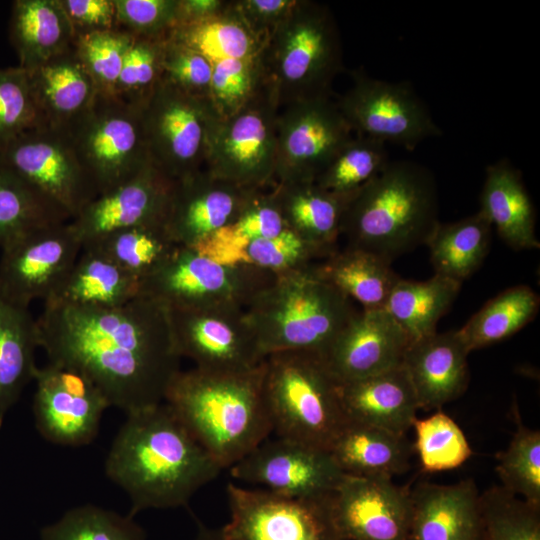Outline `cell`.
<instances>
[{
    "mask_svg": "<svg viewBox=\"0 0 540 540\" xmlns=\"http://www.w3.org/2000/svg\"><path fill=\"white\" fill-rule=\"evenodd\" d=\"M37 323L49 361L85 374L126 414L164 402L181 371L168 308L150 297L113 308L44 302Z\"/></svg>",
    "mask_w": 540,
    "mask_h": 540,
    "instance_id": "cell-1",
    "label": "cell"
},
{
    "mask_svg": "<svg viewBox=\"0 0 540 540\" xmlns=\"http://www.w3.org/2000/svg\"><path fill=\"white\" fill-rule=\"evenodd\" d=\"M126 415L105 473L129 496V516L187 506L223 470L165 402Z\"/></svg>",
    "mask_w": 540,
    "mask_h": 540,
    "instance_id": "cell-2",
    "label": "cell"
},
{
    "mask_svg": "<svg viewBox=\"0 0 540 540\" xmlns=\"http://www.w3.org/2000/svg\"><path fill=\"white\" fill-rule=\"evenodd\" d=\"M262 366L241 373L181 370L167 390L164 402L223 469L273 433Z\"/></svg>",
    "mask_w": 540,
    "mask_h": 540,
    "instance_id": "cell-3",
    "label": "cell"
},
{
    "mask_svg": "<svg viewBox=\"0 0 540 540\" xmlns=\"http://www.w3.org/2000/svg\"><path fill=\"white\" fill-rule=\"evenodd\" d=\"M435 177L426 166L389 161L349 200L340 236L347 246L371 252L391 263L428 239L439 224Z\"/></svg>",
    "mask_w": 540,
    "mask_h": 540,
    "instance_id": "cell-4",
    "label": "cell"
},
{
    "mask_svg": "<svg viewBox=\"0 0 540 540\" xmlns=\"http://www.w3.org/2000/svg\"><path fill=\"white\" fill-rule=\"evenodd\" d=\"M312 265L277 275L245 308L264 357L302 351L323 360L336 336L359 311L350 298L321 279Z\"/></svg>",
    "mask_w": 540,
    "mask_h": 540,
    "instance_id": "cell-5",
    "label": "cell"
},
{
    "mask_svg": "<svg viewBox=\"0 0 540 540\" xmlns=\"http://www.w3.org/2000/svg\"><path fill=\"white\" fill-rule=\"evenodd\" d=\"M260 61L265 84L278 109L330 96L343 57L338 27L329 8L313 1H297L265 40Z\"/></svg>",
    "mask_w": 540,
    "mask_h": 540,
    "instance_id": "cell-6",
    "label": "cell"
},
{
    "mask_svg": "<svg viewBox=\"0 0 540 540\" xmlns=\"http://www.w3.org/2000/svg\"><path fill=\"white\" fill-rule=\"evenodd\" d=\"M263 394L278 437L328 450L347 418L339 383L318 355L282 351L262 366Z\"/></svg>",
    "mask_w": 540,
    "mask_h": 540,
    "instance_id": "cell-7",
    "label": "cell"
},
{
    "mask_svg": "<svg viewBox=\"0 0 540 540\" xmlns=\"http://www.w3.org/2000/svg\"><path fill=\"white\" fill-rule=\"evenodd\" d=\"M277 275L255 267L225 265L190 247L177 246L152 274L140 281L139 295L168 309L237 305L246 308Z\"/></svg>",
    "mask_w": 540,
    "mask_h": 540,
    "instance_id": "cell-8",
    "label": "cell"
},
{
    "mask_svg": "<svg viewBox=\"0 0 540 540\" xmlns=\"http://www.w3.org/2000/svg\"><path fill=\"white\" fill-rule=\"evenodd\" d=\"M68 135L98 195L129 181L152 162L141 110L113 96L98 94Z\"/></svg>",
    "mask_w": 540,
    "mask_h": 540,
    "instance_id": "cell-9",
    "label": "cell"
},
{
    "mask_svg": "<svg viewBox=\"0 0 540 540\" xmlns=\"http://www.w3.org/2000/svg\"><path fill=\"white\" fill-rule=\"evenodd\" d=\"M278 110L265 84L236 113L218 118L209 134L204 168L244 188L272 186Z\"/></svg>",
    "mask_w": 540,
    "mask_h": 540,
    "instance_id": "cell-10",
    "label": "cell"
},
{
    "mask_svg": "<svg viewBox=\"0 0 540 540\" xmlns=\"http://www.w3.org/2000/svg\"><path fill=\"white\" fill-rule=\"evenodd\" d=\"M141 116L150 159L166 176L176 180L204 168L209 134L220 118L209 99L161 79Z\"/></svg>",
    "mask_w": 540,
    "mask_h": 540,
    "instance_id": "cell-11",
    "label": "cell"
},
{
    "mask_svg": "<svg viewBox=\"0 0 540 540\" xmlns=\"http://www.w3.org/2000/svg\"><path fill=\"white\" fill-rule=\"evenodd\" d=\"M230 520L226 540H343L333 516V493L288 497L266 489L226 487Z\"/></svg>",
    "mask_w": 540,
    "mask_h": 540,
    "instance_id": "cell-12",
    "label": "cell"
},
{
    "mask_svg": "<svg viewBox=\"0 0 540 540\" xmlns=\"http://www.w3.org/2000/svg\"><path fill=\"white\" fill-rule=\"evenodd\" d=\"M351 76L352 86L336 104L357 136L409 151L428 138L441 136V129L409 82L380 80L360 70Z\"/></svg>",
    "mask_w": 540,
    "mask_h": 540,
    "instance_id": "cell-13",
    "label": "cell"
},
{
    "mask_svg": "<svg viewBox=\"0 0 540 540\" xmlns=\"http://www.w3.org/2000/svg\"><path fill=\"white\" fill-rule=\"evenodd\" d=\"M352 130L330 96L288 104L278 110L274 184L315 182Z\"/></svg>",
    "mask_w": 540,
    "mask_h": 540,
    "instance_id": "cell-14",
    "label": "cell"
},
{
    "mask_svg": "<svg viewBox=\"0 0 540 540\" xmlns=\"http://www.w3.org/2000/svg\"><path fill=\"white\" fill-rule=\"evenodd\" d=\"M0 162L70 220L98 195L69 135L46 126L18 136L0 152Z\"/></svg>",
    "mask_w": 540,
    "mask_h": 540,
    "instance_id": "cell-15",
    "label": "cell"
},
{
    "mask_svg": "<svg viewBox=\"0 0 540 540\" xmlns=\"http://www.w3.org/2000/svg\"><path fill=\"white\" fill-rule=\"evenodd\" d=\"M176 349L205 371L241 373L264 360L245 308L219 305L168 309Z\"/></svg>",
    "mask_w": 540,
    "mask_h": 540,
    "instance_id": "cell-16",
    "label": "cell"
},
{
    "mask_svg": "<svg viewBox=\"0 0 540 540\" xmlns=\"http://www.w3.org/2000/svg\"><path fill=\"white\" fill-rule=\"evenodd\" d=\"M0 259V294L29 307L34 299H50L82 251L70 221L32 230L7 243Z\"/></svg>",
    "mask_w": 540,
    "mask_h": 540,
    "instance_id": "cell-17",
    "label": "cell"
},
{
    "mask_svg": "<svg viewBox=\"0 0 540 540\" xmlns=\"http://www.w3.org/2000/svg\"><path fill=\"white\" fill-rule=\"evenodd\" d=\"M34 380L33 412L42 437L64 446L91 443L111 407L99 387L79 370L51 361L37 368Z\"/></svg>",
    "mask_w": 540,
    "mask_h": 540,
    "instance_id": "cell-18",
    "label": "cell"
},
{
    "mask_svg": "<svg viewBox=\"0 0 540 540\" xmlns=\"http://www.w3.org/2000/svg\"><path fill=\"white\" fill-rule=\"evenodd\" d=\"M228 469L236 480L297 498L331 494L344 476L328 450L278 436Z\"/></svg>",
    "mask_w": 540,
    "mask_h": 540,
    "instance_id": "cell-19",
    "label": "cell"
},
{
    "mask_svg": "<svg viewBox=\"0 0 540 540\" xmlns=\"http://www.w3.org/2000/svg\"><path fill=\"white\" fill-rule=\"evenodd\" d=\"M409 484L388 477L344 474L333 492V516L343 540H410Z\"/></svg>",
    "mask_w": 540,
    "mask_h": 540,
    "instance_id": "cell-20",
    "label": "cell"
},
{
    "mask_svg": "<svg viewBox=\"0 0 540 540\" xmlns=\"http://www.w3.org/2000/svg\"><path fill=\"white\" fill-rule=\"evenodd\" d=\"M257 191L202 168L173 180L164 228L176 245L194 247L231 222Z\"/></svg>",
    "mask_w": 540,
    "mask_h": 540,
    "instance_id": "cell-21",
    "label": "cell"
},
{
    "mask_svg": "<svg viewBox=\"0 0 540 540\" xmlns=\"http://www.w3.org/2000/svg\"><path fill=\"white\" fill-rule=\"evenodd\" d=\"M173 180L150 162L129 181L97 195L70 220L82 247L112 232L163 225Z\"/></svg>",
    "mask_w": 540,
    "mask_h": 540,
    "instance_id": "cell-22",
    "label": "cell"
},
{
    "mask_svg": "<svg viewBox=\"0 0 540 540\" xmlns=\"http://www.w3.org/2000/svg\"><path fill=\"white\" fill-rule=\"evenodd\" d=\"M411 341L384 309H361L336 336L323 361L338 383L402 365Z\"/></svg>",
    "mask_w": 540,
    "mask_h": 540,
    "instance_id": "cell-23",
    "label": "cell"
},
{
    "mask_svg": "<svg viewBox=\"0 0 540 540\" xmlns=\"http://www.w3.org/2000/svg\"><path fill=\"white\" fill-rule=\"evenodd\" d=\"M410 540H485L480 493L473 479L411 488Z\"/></svg>",
    "mask_w": 540,
    "mask_h": 540,
    "instance_id": "cell-24",
    "label": "cell"
},
{
    "mask_svg": "<svg viewBox=\"0 0 540 540\" xmlns=\"http://www.w3.org/2000/svg\"><path fill=\"white\" fill-rule=\"evenodd\" d=\"M469 352L457 330L411 342L402 365L415 390L419 409H441L461 396L469 383Z\"/></svg>",
    "mask_w": 540,
    "mask_h": 540,
    "instance_id": "cell-25",
    "label": "cell"
},
{
    "mask_svg": "<svg viewBox=\"0 0 540 540\" xmlns=\"http://www.w3.org/2000/svg\"><path fill=\"white\" fill-rule=\"evenodd\" d=\"M26 72L40 126L69 134L98 96L73 47Z\"/></svg>",
    "mask_w": 540,
    "mask_h": 540,
    "instance_id": "cell-26",
    "label": "cell"
},
{
    "mask_svg": "<svg viewBox=\"0 0 540 540\" xmlns=\"http://www.w3.org/2000/svg\"><path fill=\"white\" fill-rule=\"evenodd\" d=\"M347 420L398 434L411 429L419 409L417 396L403 365L362 379L339 383Z\"/></svg>",
    "mask_w": 540,
    "mask_h": 540,
    "instance_id": "cell-27",
    "label": "cell"
},
{
    "mask_svg": "<svg viewBox=\"0 0 540 540\" xmlns=\"http://www.w3.org/2000/svg\"><path fill=\"white\" fill-rule=\"evenodd\" d=\"M328 451L346 475L393 478L409 470L414 449L406 434L347 420Z\"/></svg>",
    "mask_w": 540,
    "mask_h": 540,
    "instance_id": "cell-28",
    "label": "cell"
},
{
    "mask_svg": "<svg viewBox=\"0 0 540 540\" xmlns=\"http://www.w3.org/2000/svg\"><path fill=\"white\" fill-rule=\"evenodd\" d=\"M271 192L287 229L326 257L337 250L342 218L351 198L314 182L273 184Z\"/></svg>",
    "mask_w": 540,
    "mask_h": 540,
    "instance_id": "cell-29",
    "label": "cell"
},
{
    "mask_svg": "<svg viewBox=\"0 0 540 540\" xmlns=\"http://www.w3.org/2000/svg\"><path fill=\"white\" fill-rule=\"evenodd\" d=\"M480 211L511 248H540L533 203L520 172L508 160L502 159L487 167Z\"/></svg>",
    "mask_w": 540,
    "mask_h": 540,
    "instance_id": "cell-30",
    "label": "cell"
},
{
    "mask_svg": "<svg viewBox=\"0 0 540 540\" xmlns=\"http://www.w3.org/2000/svg\"><path fill=\"white\" fill-rule=\"evenodd\" d=\"M10 40L19 66L30 71L71 49L75 36L60 0H16Z\"/></svg>",
    "mask_w": 540,
    "mask_h": 540,
    "instance_id": "cell-31",
    "label": "cell"
},
{
    "mask_svg": "<svg viewBox=\"0 0 540 540\" xmlns=\"http://www.w3.org/2000/svg\"><path fill=\"white\" fill-rule=\"evenodd\" d=\"M38 347V323L29 307L0 294V427L7 410L34 380Z\"/></svg>",
    "mask_w": 540,
    "mask_h": 540,
    "instance_id": "cell-32",
    "label": "cell"
},
{
    "mask_svg": "<svg viewBox=\"0 0 540 540\" xmlns=\"http://www.w3.org/2000/svg\"><path fill=\"white\" fill-rule=\"evenodd\" d=\"M314 272L362 309H384L401 277L391 263L366 250L346 246L312 265Z\"/></svg>",
    "mask_w": 540,
    "mask_h": 540,
    "instance_id": "cell-33",
    "label": "cell"
},
{
    "mask_svg": "<svg viewBox=\"0 0 540 540\" xmlns=\"http://www.w3.org/2000/svg\"><path fill=\"white\" fill-rule=\"evenodd\" d=\"M139 292L138 278L101 253L85 248L58 290L45 302L113 308L130 302Z\"/></svg>",
    "mask_w": 540,
    "mask_h": 540,
    "instance_id": "cell-34",
    "label": "cell"
},
{
    "mask_svg": "<svg viewBox=\"0 0 540 540\" xmlns=\"http://www.w3.org/2000/svg\"><path fill=\"white\" fill-rule=\"evenodd\" d=\"M492 226L477 213L452 223H440L428 239L434 274L462 283L488 254Z\"/></svg>",
    "mask_w": 540,
    "mask_h": 540,
    "instance_id": "cell-35",
    "label": "cell"
},
{
    "mask_svg": "<svg viewBox=\"0 0 540 540\" xmlns=\"http://www.w3.org/2000/svg\"><path fill=\"white\" fill-rule=\"evenodd\" d=\"M462 283L434 274L426 281L401 278L384 310L411 342L434 334L438 321L456 299Z\"/></svg>",
    "mask_w": 540,
    "mask_h": 540,
    "instance_id": "cell-36",
    "label": "cell"
},
{
    "mask_svg": "<svg viewBox=\"0 0 540 540\" xmlns=\"http://www.w3.org/2000/svg\"><path fill=\"white\" fill-rule=\"evenodd\" d=\"M167 38L197 51L212 63L258 56L264 45L244 22L232 1H228L226 8L218 14L175 26Z\"/></svg>",
    "mask_w": 540,
    "mask_h": 540,
    "instance_id": "cell-37",
    "label": "cell"
},
{
    "mask_svg": "<svg viewBox=\"0 0 540 540\" xmlns=\"http://www.w3.org/2000/svg\"><path fill=\"white\" fill-rule=\"evenodd\" d=\"M539 306V296L529 286L510 287L486 302L457 333L470 353L514 335L536 317Z\"/></svg>",
    "mask_w": 540,
    "mask_h": 540,
    "instance_id": "cell-38",
    "label": "cell"
},
{
    "mask_svg": "<svg viewBox=\"0 0 540 540\" xmlns=\"http://www.w3.org/2000/svg\"><path fill=\"white\" fill-rule=\"evenodd\" d=\"M177 246L163 225H147L112 232L82 249L101 253L141 281L156 271Z\"/></svg>",
    "mask_w": 540,
    "mask_h": 540,
    "instance_id": "cell-39",
    "label": "cell"
},
{
    "mask_svg": "<svg viewBox=\"0 0 540 540\" xmlns=\"http://www.w3.org/2000/svg\"><path fill=\"white\" fill-rule=\"evenodd\" d=\"M69 216L0 162V246Z\"/></svg>",
    "mask_w": 540,
    "mask_h": 540,
    "instance_id": "cell-40",
    "label": "cell"
},
{
    "mask_svg": "<svg viewBox=\"0 0 540 540\" xmlns=\"http://www.w3.org/2000/svg\"><path fill=\"white\" fill-rule=\"evenodd\" d=\"M285 229L272 192L262 189L252 196L231 222L190 248L220 262L230 252L254 240L276 236Z\"/></svg>",
    "mask_w": 540,
    "mask_h": 540,
    "instance_id": "cell-41",
    "label": "cell"
},
{
    "mask_svg": "<svg viewBox=\"0 0 540 540\" xmlns=\"http://www.w3.org/2000/svg\"><path fill=\"white\" fill-rule=\"evenodd\" d=\"M386 144L367 137H352L316 178L319 187L334 194L352 196L389 162Z\"/></svg>",
    "mask_w": 540,
    "mask_h": 540,
    "instance_id": "cell-42",
    "label": "cell"
},
{
    "mask_svg": "<svg viewBox=\"0 0 540 540\" xmlns=\"http://www.w3.org/2000/svg\"><path fill=\"white\" fill-rule=\"evenodd\" d=\"M413 449L423 472L456 469L472 455V449L459 425L441 409L426 418H415Z\"/></svg>",
    "mask_w": 540,
    "mask_h": 540,
    "instance_id": "cell-43",
    "label": "cell"
},
{
    "mask_svg": "<svg viewBox=\"0 0 540 540\" xmlns=\"http://www.w3.org/2000/svg\"><path fill=\"white\" fill-rule=\"evenodd\" d=\"M516 413V431L497 454L495 470L503 488L540 507V432L526 427Z\"/></svg>",
    "mask_w": 540,
    "mask_h": 540,
    "instance_id": "cell-44",
    "label": "cell"
},
{
    "mask_svg": "<svg viewBox=\"0 0 540 540\" xmlns=\"http://www.w3.org/2000/svg\"><path fill=\"white\" fill-rule=\"evenodd\" d=\"M325 257L322 251L285 229L230 252L219 263L250 266L279 275L308 267Z\"/></svg>",
    "mask_w": 540,
    "mask_h": 540,
    "instance_id": "cell-45",
    "label": "cell"
},
{
    "mask_svg": "<svg viewBox=\"0 0 540 540\" xmlns=\"http://www.w3.org/2000/svg\"><path fill=\"white\" fill-rule=\"evenodd\" d=\"M41 540H146L133 517L87 504L41 530Z\"/></svg>",
    "mask_w": 540,
    "mask_h": 540,
    "instance_id": "cell-46",
    "label": "cell"
},
{
    "mask_svg": "<svg viewBox=\"0 0 540 540\" xmlns=\"http://www.w3.org/2000/svg\"><path fill=\"white\" fill-rule=\"evenodd\" d=\"M485 540H540V507L501 485L480 494Z\"/></svg>",
    "mask_w": 540,
    "mask_h": 540,
    "instance_id": "cell-47",
    "label": "cell"
},
{
    "mask_svg": "<svg viewBox=\"0 0 540 540\" xmlns=\"http://www.w3.org/2000/svg\"><path fill=\"white\" fill-rule=\"evenodd\" d=\"M133 38L120 29L75 38V54L93 80L98 94L114 97L116 83Z\"/></svg>",
    "mask_w": 540,
    "mask_h": 540,
    "instance_id": "cell-48",
    "label": "cell"
},
{
    "mask_svg": "<svg viewBox=\"0 0 540 540\" xmlns=\"http://www.w3.org/2000/svg\"><path fill=\"white\" fill-rule=\"evenodd\" d=\"M166 39L134 37L124 60L114 97L141 110L161 81L163 45Z\"/></svg>",
    "mask_w": 540,
    "mask_h": 540,
    "instance_id": "cell-49",
    "label": "cell"
},
{
    "mask_svg": "<svg viewBox=\"0 0 540 540\" xmlns=\"http://www.w3.org/2000/svg\"><path fill=\"white\" fill-rule=\"evenodd\" d=\"M212 64L209 100L220 118L236 113L265 85L260 54L248 59H226Z\"/></svg>",
    "mask_w": 540,
    "mask_h": 540,
    "instance_id": "cell-50",
    "label": "cell"
},
{
    "mask_svg": "<svg viewBox=\"0 0 540 540\" xmlns=\"http://www.w3.org/2000/svg\"><path fill=\"white\" fill-rule=\"evenodd\" d=\"M37 126H40V117L26 70L19 65L0 66V152Z\"/></svg>",
    "mask_w": 540,
    "mask_h": 540,
    "instance_id": "cell-51",
    "label": "cell"
},
{
    "mask_svg": "<svg viewBox=\"0 0 540 540\" xmlns=\"http://www.w3.org/2000/svg\"><path fill=\"white\" fill-rule=\"evenodd\" d=\"M117 29L134 37L167 39L179 19V0H114Z\"/></svg>",
    "mask_w": 540,
    "mask_h": 540,
    "instance_id": "cell-52",
    "label": "cell"
},
{
    "mask_svg": "<svg viewBox=\"0 0 540 540\" xmlns=\"http://www.w3.org/2000/svg\"><path fill=\"white\" fill-rule=\"evenodd\" d=\"M162 70L165 81L193 97L209 99L213 64L202 54L167 38Z\"/></svg>",
    "mask_w": 540,
    "mask_h": 540,
    "instance_id": "cell-53",
    "label": "cell"
},
{
    "mask_svg": "<svg viewBox=\"0 0 540 540\" xmlns=\"http://www.w3.org/2000/svg\"><path fill=\"white\" fill-rule=\"evenodd\" d=\"M75 38L117 29L114 0H60Z\"/></svg>",
    "mask_w": 540,
    "mask_h": 540,
    "instance_id": "cell-54",
    "label": "cell"
},
{
    "mask_svg": "<svg viewBox=\"0 0 540 540\" xmlns=\"http://www.w3.org/2000/svg\"><path fill=\"white\" fill-rule=\"evenodd\" d=\"M297 0H241L232 4L250 30L265 42Z\"/></svg>",
    "mask_w": 540,
    "mask_h": 540,
    "instance_id": "cell-55",
    "label": "cell"
},
{
    "mask_svg": "<svg viewBox=\"0 0 540 540\" xmlns=\"http://www.w3.org/2000/svg\"><path fill=\"white\" fill-rule=\"evenodd\" d=\"M227 4L228 1L220 0H179V19L177 25L218 14L226 8Z\"/></svg>",
    "mask_w": 540,
    "mask_h": 540,
    "instance_id": "cell-56",
    "label": "cell"
},
{
    "mask_svg": "<svg viewBox=\"0 0 540 540\" xmlns=\"http://www.w3.org/2000/svg\"><path fill=\"white\" fill-rule=\"evenodd\" d=\"M195 540H226L221 532V529H214L205 526L202 523L198 524V532Z\"/></svg>",
    "mask_w": 540,
    "mask_h": 540,
    "instance_id": "cell-57",
    "label": "cell"
}]
</instances>
